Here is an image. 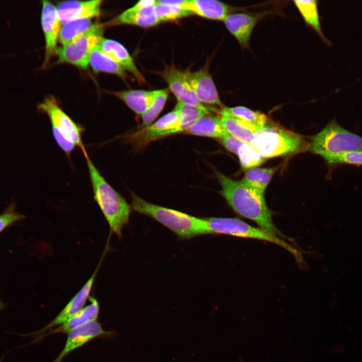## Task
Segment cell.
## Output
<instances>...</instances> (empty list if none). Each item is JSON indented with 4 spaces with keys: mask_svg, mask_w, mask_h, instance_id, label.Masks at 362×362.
<instances>
[{
    "mask_svg": "<svg viewBox=\"0 0 362 362\" xmlns=\"http://www.w3.org/2000/svg\"><path fill=\"white\" fill-rule=\"evenodd\" d=\"M156 1L159 4L177 6L186 9L188 8L189 2V0H159Z\"/></svg>",
    "mask_w": 362,
    "mask_h": 362,
    "instance_id": "8d00e7d4",
    "label": "cell"
},
{
    "mask_svg": "<svg viewBox=\"0 0 362 362\" xmlns=\"http://www.w3.org/2000/svg\"><path fill=\"white\" fill-rule=\"evenodd\" d=\"M309 149L328 163L342 154L362 151V136L345 129L333 119L312 137Z\"/></svg>",
    "mask_w": 362,
    "mask_h": 362,
    "instance_id": "277c9868",
    "label": "cell"
},
{
    "mask_svg": "<svg viewBox=\"0 0 362 362\" xmlns=\"http://www.w3.org/2000/svg\"><path fill=\"white\" fill-rule=\"evenodd\" d=\"M104 26L94 24L83 35L65 45L57 48L55 54L59 63H68L85 69L89 64V57L93 50L103 38Z\"/></svg>",
    "mask_w": 362,
    "mask_h": 362,
    "instance_id": "52a82bcc",
    "label": "cell"
},
{
    "mask_svg": "<svg viewBox=\"0 0 362 362\" xmlns=\"http://www.w3.org/2000/svg\"><path fill=\"white\" fill-rule=\"evenodd\" d=\"M90 304L83 307L76 314L60 324L56 328L49 330L47 334L41 337L48 334L58 333L68 334L71 331L81 327L93 321H96L99 313V305L98 301L93 297H89Z\"/></svg>",
    "mask_w": 362,
    "mask_h": 362,
    "instance_id": "ffe728a7",
    "label": "cell"
},
{
    "mask_svg": "<svg viewBox=\"0 0 362 362\" xmlns=\"http://www.w3.org/2000/svg\"><path fill=\"white\" fill-rule=\"evenodd\" d=\"M250 144L266 158L299 153L309 147L301 135L267 123L256 132Z\"/></svg>",
    "mask_w": 362,
    "mask_h": 362,
    "instance_id": "5b68a950",
    "label": "cell"
},
{
    "mask_svg": "<svg viewBox=\"0 0 362 362\" xmlns=\"http://www.w3.org/2000/svg\"><path fill=\"white\" fill-rule=\"evenodd\" d=\"M277 168L275 167L264 168L263 176L259 185V190L264 193L271 178Z\"/></svg>",
    "mask_w": 362,
    "mask_h": 362,
    "instance_id": "d590c367",
    "label": "cell"
},
{
    "mask_svg": "<svg viewBox=\"0 0 362 362\" xmlns=\"http://www.w3.org/2000/svg\"><path fill=\"white\" fill-rule=\"evenodd\" d=\"M5 307V304L3 303V302L0 300V311H1L3 309H4Z\"/></svg>",
    "mask_w": 362,
    "mask_h": 362,
    "instance_id": "f35d334b",
    "label": "cell"
},
{
    "mask_svg": "<svg viewBox=\"0 0 362 362\" xmlns=\"http://www.w3.org/2000/svg\"><path fill=\"white\" fill-rule=\"evenodd\" d=\"M112 94L122 100L135 113L142 116L150 107L154 90L130 89L113 92Z\"/></svg>",
    "mask_w": 362,
    "mask_h": 362,
    "instance_id": "44dd1931",
    "label": "cell"
},
{
    "mask_svg": "<svg viewBox=\"0 0 362 362\" xmlns=\"http://www.w3.org/2000/svg\"><path fill=\"white\" fill-rule=\"evenodd\" d=\"M216 174L221 186V194L236 214L254 222L258 227L268 233L290 240L274 224L273 213L266 205L264 193L241 181L233 180L219 171Z\"/></svg>",
    "mask_w": 362,
    "mask_h": 362,
    "instance_id": "6da1fadb",
    "label": "cell"
},
{
    "mask_svg": "<svg viewBox=\"0 0 362 362\" xmlns=\"http://www.w3.org/2000/svg\"><path fill=\"white\" fill-rule=\"evenodd\" d=\"M293 3L302 15L305 23L312 28L326 42L329 41L325 38L321 29L318 11L317 1H293Z\"/></svg>",
    "mask_w": 362,
    "mask_h": 362,
    "instance_id": "4316f807",
    "label": "cell"
},
{
    "mask_svg": "<svg viewBox=\"0 0 362 362\" xmlns=\"http://www.w3.org/2000/svg\"><path fill=\"white\" fill-rule=\"evenodd\" d=\"M270 13V11L232 13L226 18L224 22L227 30L236 39L242 48L247 49L249 47L250 36L255 25Z\"/></svg>",
    "mask_w": 362,
    "mask_h": 362,
    "instance_id": "30bf717a",
    "label": "cell"
},
{
    "mask_svg": "<svg viewBox=\"0 0 362 362\" xmlns=\"http://www.w3.org/2000/svg\"><path fill=\"white\" fill-rule=\"evenodd\" d=\"M220 116L234 117L260 129L268 122L266 116L258 111L242 106L224 107L218 111Z\"/></svg>",
    "mask_w": 362,
    "mask_h": 362,
    "instance_id": "d4e9b609",
    "label": "cell"
},
{
    "mask_svg": "<svg viewBox=\"0 0 362 362\" xmlns=\"http://www.w3.org/2000/svg\"><path fill=\"white\" fill-rule=\"evenodd\" d=\"M158 73L166 82L178 102L196 106H205L192 89L187 80L185 71H180L172 64L166 66L163 70Z\"/></svg>",
    "mask_w": 362,
    "mask_h": 362,
    "instance_id": "4fadbf2b",
    "label": "cell"
},
{
    "mask_svg": "<svg viewBox=\"0 0 362 362\" xmlns=\"http://www.w3.org/2000/svg\"><path fill=\"white\" fill-rule=\"evenodd\" d=\"M174 110L179 114L181 132H185L204 116L210 114L209 108L205 106H196L180 102L176 104Z\"/></svg>",
    "mask_w": 362,
    "mask_h": 362,
    "instance_id": "83f0119b",
    "label": "cell"
},
{
    "mask_svg": "<svg viewBox=\"0 0 362 362\" xmlns=\"http://www.w3.org/2000/svg\"><path fill=\"white\" fill-rule=\"evenodd\" d=\"M220 119L229 134L245 143L250 144L256 132L260 129L234 117L220 116Z\"/></svg>",
    "mask_w": 362,
    "mask_h": 362,
    "instance_id": "603a6c76",
    "label": "cell"
},
{
    "mask_svg": "<svg viewBox=\"0 0 362 362\" xmlns=\"http://www.w3.org/2000/svg\"><path fill=\"white\" fill-rule=\"evenodd\" d=\"M91 18L78 19L68 22L62 25L58 40L62 46L73 42L85 33L93 25Z\"/></svg>",
    "mask_w": 362,
    "mask_h": 362,
    "instance_id": "484cf974",
    "label": "cell"
},
{
    "mask_svg": "<svg viewBox=\"0 0 362 362\" xmlns=\"http://www.w3.org/2000/svg\"><path fill=\"white\" fill-rule=\"evenodd\" d=\"M16 204L12 203L0 215V233L7 227L25 218V216L16 211Z\"/></svg>",
    "mask_w": 362,
    "mask_h": 362,
    "instance_id": "1f68e13d",
    "label": "cell"
},
{
    "mask_svg": "<svg viewBox=\"0 0 362 362\" xmlns=\"http://www.w3.org/2000/svg\"><path fill=\"white\" fill-rule=\"evenodd\" d=\"M156 4V1L154 0L140 1L138 3L136 4L134 6L131 7V8L134 10L142 9L149 8L152 6H155Z\"/></svg>",
    "mask_w": 362,
    "mask_h": 362,
    "instance_id": "74e56055",
    "label": "cell"
},
{
    "mask_svg": "<svg viewBox=\"0 0 362 362\" xmlns=\"http://www.w3.org/2000/svg\"><path fill=\"white\" fill-rule=\"evenodd\" d=\"M156 15L160 22L176 20L194 14L191 11L177 6L157 3L154 6Z\"/></svg>",
    "mask_w": 362,
    "mask_h": 362,
    "instance_id": "4dcf8cb0",
    "label": "cell"
},
{
    "mask_svg": "<svg viewBox=\"0 0 362 362\" xmlns=\"http://www.w3.org/2000/svg\"><path fill=\"white\" fill-rule=\"evenodd\" d=\"M219 139L228 150L236 155L239 149L244 143L228 133Z\"/></svg>",
    "mask_w": 362,
    "mask_h": 362,
    "instance_id": "e575fe53",
    "label": "cell"
},
{
    "mask_svg": "<svg viewBox=\"0 0 362 362\" xmlns=\"http://www.w3.org/2000/svg\"><path fill=\"white\" fill-rule=\"evenodd\" d=\"M99 266L100 264L82 288L67 304L59 314L48 325L35 332L34 335H40L50 330V328L62 324L83 308L87 299L89 297V294Z\"/></svg>",
    "mask_w": 362,
    "mask_h": 362,
    "instance_id": "2e32d148",
    "label": "cell"
},
{
    "mask_svg": "<svg viewBox=\"0 0 362 362\" xmlns=\"http://www.w3.org/2000/svg\"><path fill=\"white\" fill-rule=\"evenodd\" d=\"M211 234H224L235 237L255 239L268 241L285 248L299 263H302L301 252L279 237L260 228L252 226L238 218H205Z\"/></svg>",
    "mask_w": 362,
    "mask_h": 362,
    "instance_id": "8992f818",
    "label": "cell"
},
{
    "mask_svg": "<svg viewBox=\"0 0 362 362\" xmlns=\"http://www.w3.org/2000/svg\"><path fill=\"white\" fill-rule=\"evenodd\" d=\"M328 164L330 165L348 164L362 165V151L347 152L336 156Z\"/></svg>",
    "mask_w": 362,
    "mask_h": 362,
    "instance_id": "d6a6232c",
    "label": "cell"
},
{
    "mask_svg": "<svg viewBox=\"0 0 362 362\" xmlns=\"http://www.w3.org/2000/svg\"><path fill=\"white\" fill-rule=\"evenodd\" d=\"M237 155L241 166L244 169L257 166L266 159L250 144L245 143L239 149Z\"/></svg>",
    "mask_w": 362,
    "mask_h": 362,
    "instance_id": "f546056e",
    "label": "cell"
},
{
    "mask_svg": "<svg viewBox=\"0 0 362 362\" xmlns=\"http://www.w3.org/2000/svg\"><path fill=\"white\" fill-rule=\"evenodd\" d=\"M131 209L147 215L171 230L181 239L211 234L205 218H198L147 202L131 193Z\"/></svg>",
    "mask_w": 362,
    "mask_h": 362,
    "instance_id": "3957f363",
    "label": "cell"
},
{
    "mask_svg": "<svg viewBox=\"0 0 362 362\" xmlns=\"http://www.w3.org/2000/svg\"><path fill=\"white\" fill-rule=\"evenodd\" d=\"M159 23L155 12L154 6H152L139 10L130 8L103 25L105 27L128 24L148 28L156 25Z\"/></svg>",
    "mask_w": 362,
    "mask_h": 362,
    "instance_id": "d6986e66",
    "label": "cell"
},
{
    "mask_svg": "<svg viewBox=\"0 0 362 362\" xmlns=\"http://www.w3.org/2000/svg\"><path fill=\"white\" fill-rule=\"evenodd\" d=\"M37 107L40 111L48 116L52 128L57 130L72 141L83 153L86 152L81 137L83 128L76 123L62 110L54 97H46Z\"/></svg>",
    "mask_w": 362,
    "mask_h": 362,
    "instance_id": "ba28073f",
    "label": "cell"
},
{
    "mask_svg": "<svg viewBox=\"0 0 362 362\" xmlns=\"http://www.w3.org/2000/svg\"><path fill=\"white\" fill-rule=\"evenodd\" d=\"M264 170L263 168H250L246 171L244 177L241 181L249 187L259 190V185Z\"/></svg>",
    "mask_w": 362,
    "mask_h": 362,
    "instance_id": "836d02e7",
    "label": "cell"
},
{
    "mask_svg": "<svg viewBox=\"0 0 362 362\" xmlns=\"http://www.w3.org/2000/svg\"><path fill=\"white\" fill-rule=\"evenodd\" d=\"M185 132L193 135L218 139L227 133L221 123L220 117L210 114L199 119Z\"/></svg>",
    "mask_w": 362,
    "mask_h": 362,
    "instance_id": "7402d4cb",
    "label": "cell"
},
{
    "mask_svg": "<svg viewBox=\"0 0 362 362\" xmlns=\"http://www.w3.org/2000/svg\"><path fill=\"white\" fill-rule=\"evenodd\" d=\"M89 64L96 73L103 72L116 74L123 80L128 77L124 69L104 53L98 45L89 55Z\"/></svg>",
    "mask_w": 362,
    "mask_h": 362,
    "instance_id": "cb8c5ba5",
    "label": "cell"
},
{
    "mask_svg": "<svg viewBox=\"0 0 362 362\" xmlns=\"http://www.w3.org/2000/svg\"><path fill=\"white\" fill-rule=\"evenodd\" d=\"M246 9L232 7L216 0H189L187 8L194 14L205 18L223 21L232 12Z\"/></svg>",
    "mask_w": 362,
    "mask_h": 362,
    "instance_id": "ac0fdd59",
    "label": "cell"
},
{
    "mask_svg": "<svg viewBox=\"0 0 362 362\" xmlns=\"http://www.w3.org/2000/svg\"><path fill=\"white\" fill-rule=\"evenodd\" d=\"M42 28L45 41V51L42 68L48 65L52 56L55 54L57 41L62 25L56 7L47 1H42L41 15Z\"/></svg>",
    "mask_w": 362,
    "mask_h": 362,
    "instance_id": "8fae6325",
    "label": "cell"
},
{
    "mask_svg": "<svg viewBox=\"0 0 362 362\" xmlns=\"http://www.w3.org/2000/svg\"><path fill=\"white\" fill-rule=\"evenodd\" d=\"M181 132L178 112L173 111L163 116L147 127L138 129L124 136L136 149H139L151 141L167 135Z\"/></svg>",
    "mask_w": 362,
    "mask_h": 362,
    "instance_id": "9c48e42d",
    "label": "cell"
},
{
    "mask_svg": "<svg viewBox=\"0 0 362 362\" xmlns=\"http://www.w3.org/2000/svg\"><path fill=\"white\" fill-rule=\"evenodd\" d=\"M360 362H362V360H361V361H360Z\"/></svg>",
    "mask_w": 362,
    "mask_h": 362,
    "instance_id": "ab89813d",
    "label": "cell"
},
{
    "mask_svg": "<svg viewBox=\"0 0 362 362\" xmlns=\"http://www.w3.org/2000/svg\"><path fill=\"white\" fill-rule=\"evenodd\" d=\"M167 88L154 90L153 102L149 108L142 116V122L138 129H142L150 125L162 110L167 100Z\"/></svg>",
    "mask_w": 362,
    "mask_h": 362,
    "instance_id": "f1b7e54d",
    "label": "cell"
},
{
    "mask_svg": "<svg viewBox=\"0 0 362 362\" xmlns=\"http://www.w3.org/2000/svg\"><path fill=\"white\" fill-rule=\"evenodd\" d=\"M100 49L115 62L132 73L140 84L145 82L126 48L114 40L103 38L98 45Z\"/></svg>",
    "mask_w": 362,
    "mask_h": 362,
    "instance_id": "e0dca14e",
    "label": "cell"
},
{
    "mask_svg": "<svg viewBox=\"0 0 362 362\" xmlns=\"http://www.w3.org/2000/svg\"><path fill=\"white\" fill-rule=\"evenodd\" d=\"M102 1H65L56 7L61 25L68 22L84 18L98 17L101 12Z\"/></svg>",
    "mask_w": 362,
    "mask_h": 362,
    "instance_id": "5bb4252c",
    "label": "cell"
},
{
    "mask_svg": "<svg viewBox=\"0 0 362 362\" xmlns=\"http://www.w3.org/2000/svg\"><path fill=\"white\" fill-rule=\"evenodd\" d=\"M185 73L187 80L202 104L224 107L208 68L205 67L195 72L186 71Z\"/></svg>",
    "mask_w": 362,
    "mask_h": 362,
    "instance_id": "7c38bea8",
    "label": "cell"
},
{
    "mask_svg": "<svg viewBox=\"0 0 362 362\" xmlns=\"http://www.w3.org/2000/svg\"><path fill=\"white\" fill-rule=\"evenodd\" d=\"M93 188L94 199L107 221L111 232L122 237L123 227L129 221L131 208L126 200L105 179L91 161L84 154Z\"/></svg>",
    "mask_w": 362,
    "mask_h": 362,
    "instance_id": "7a4b0ae2",
    "label": "cell"
},
{
    "mask_svg": "<svg viewBox=\"0 0 362 362\" xmlns=\"http://www.w3.org/2000/svg\"><path fill=\"white\" fill-rule=\"evenodd\" d=\"M64 347L53 362H61L71 351L98 337L109 335L96 320L76 328L67 334Z\"/></svg>",
    "mask_w": 362,
    "mask_h": 362,
    "instance_id": "9a60e30c",
    "label": "cell"
}]
</instances>
